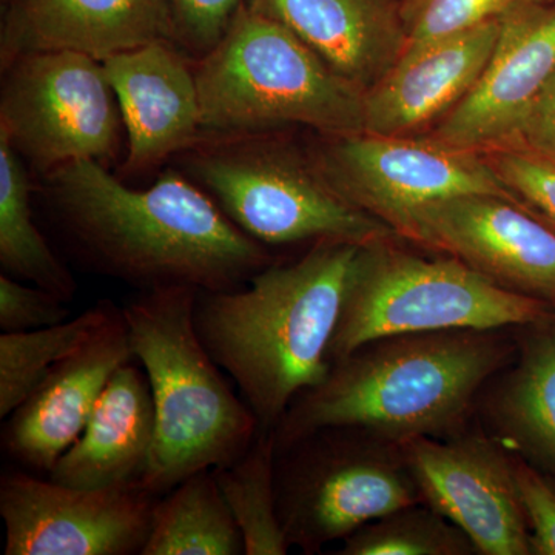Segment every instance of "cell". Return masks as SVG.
I'll return each instance as SVG.
<instances>
[{
  "mask_svg": "<svg viewBox=\"0 0 555 555\" xmlns=\"http://www.w3.org/2000/svg\"><path fill=\"white\" fill-rule=\"evenodd\" d=\"M159 496L142 481L80 489L31 474L0 478L5 555L141 554Z\"/></svg>",
  "mask_w": 555,
  "mask_h": 555,
  "instance_id": "11",
  "label": "cell"
},
{
  "mask_svg": "<svg viewBox=\"0 0 555 555\" xmlns=\"http://www.w3.org/2000/svg\"><path fill=\"white\" fill-rule=\"evenodd\" d=\"M244 540L214 470H201L159 496L141 555H240Z\"/></svg>",
  "mask_w": 555,
  "mask_h": 555,
  "instance_id": "22",
  "label": "cell"
},
{
  "mask_svg": "<svg viewBox=\"0 0 555 555\" xmlns=\"http://www.w3.org/2000/svg\"><path fill=\"white\" fill-rule=\"evenodd\" d=\"M520 0H401L406 47L449 38L499 20Z\"/></svg>",
  "mask_w": 555,
  "mask_h": 555,
  "instance_id": "27",
  "label": "cell"
},
{
  "mask_svg": "<svg viewBox=\"0 0 555 555\" xmlns=\"http://www.w3.org/2000/svg\"><path fill=\"white\" fill-rule=\"evenodd\" d=\"M518 500L529 528L531 554L555 555V488L531 463L513 454Z\"/></svg>",
  "mask_w": 555,
  "mask_h": 555,
  "instance_id": "30",
  "label": "cell"
},
{
  "mask_svg": "<svg viewBox=\"0 0 555 555\" xmlns=\"http://www.w3.org/2000/svg\"><path fill=\"white\" fill-rule=\"evenodd\" d=\"M129 138V171L152 169L190 145L201 129L195 69L171 40H155L102 62Z\"/></svg>",
  "mask_w": 555,
  "mask_h": 555,
  "instance_id": "17",
  "label": "cell"
},
{
  "mask_svg": "<svg viewBox=\"0 0 555 555\" xmlns=\"http://www.w3.org/2000/svg\"><path fill=\"white\" fill-rule=\"evenodd\" d=\"M518 328L516 366L486 393L485 415L506 451L555 478V309Z\"/></svg>",
  "mask_w": 555,
  "mask_h": 555,
  "instance_id": "21",
  "label": "cell"
},
{
  "mask_svg": "<svg viewBox=\"0 0 555 555\" xmlns=\"http://www.w3.org/2000/svg\"><path fill=\"white\" fill-rule=\"evenodd\" d=\"M0 137L42 171L104 163L119 145V119L101 61L38 51L3 68Z\"/></svg>",
  "mask_w": 555,
  "mask_h": 555,
  "instance_id": "9",
  "label": "cell"
},
{
  "mask_svg": "<svg viewBox=\"0 0 555 555\" xmlns=\"http://www.w3.org/2000/svg\"><path fill=\"white\" fill-rule=\"evenodd\" d=\"M341 555L477 554L465 532L425 503L400 507L345 539Z\"/></svg>",
  "mask_w": 555,
  "mask_h": 555,
  "instance_id": "26",
  "label": "cell"
},
{
  "mask_svg": "<svg viewBox=\"0 0 555 555\" xmlns=\"http://www.w3.org/2000/svg\"><path fill=\"white\" fill-rule=\"evenodd\" d=\"M195 75L203 130L247 134L299 124L338 137L364 129V91L283 24L247 5Z\"/></svg>",
  "mask_w": 555,
  "mask_h": 555,
  "instance_id": "5",
  "label": "cell"
},
{
  "mask_svg": "<svg viewBox=\"0 0 555 555\" xmlns=\"http://www.w3.org/2000/svg\"><path fill=\"white\" fill-rule=\"evenodd\" d=\"M198 292L156 288L122 308L155 408V444L142 485L158 496L193 474L235 462L261 430L199 337Z\"/></svg>",
  "mask_w": 555,
  "mask_h": 555,
  "instance_id": "4",
  "label": "cell"
},
{
  "mask_svg": "<svg viewBox=\"0 0 555 555\" xmlns=\"http://www.w3.org/2000/svg\"><path fill=\"white\" fill-rule=\"evenodd\" d=\"M189 169L230 221L262 246L400 238L332 188L313 159L292 150L241 141L198 150Z\"/></svg>",
  "mask_w": 555,
  "mask_h": 555,
  "instance_id": "7",
  "label": "cell"
},
{
  "mask_svg": "<svg viewBox=\"0 0 555 555\" xmlns=\"http://www.w3.org/2000/svg\"><path fill=\"white\" fill-rule=\"evenodd\" d=\"M275 438L259 430L235 462L214 469L244 540V555H284L291 550L280 513L275 481Z\"/></svg>",
  "mask_w": 555,
  "mask_h": 555,
  "instance_id": "24",
  "label": "cell"
},
{
  "mask_svg": "<svg viewBox=\"0 0 555 555\" xmlns=\"http://www.w3.org/2000/svg\"><path fill=\"white\" fill-rule=\"evenodd\" d=\"M134 360L122 308L107 320L9 416L2 443L22 465L49 474L80 436L109 379Z\"/></svg>",
  "mask_w": 555,
  "mask_h": 555,
  "instance_id": "15",
  "label": "cell"
},
{
  "mask_svg": "<svg viewBox=\"0 0 555 555\" xmlns=\"http://www.w3.org/2000/svg\"><path fill=\"white\" fill-rule=\"evenodd\" d=\"M496 149L517 150L555 167V73L513 134Z\"/></svg>",
  "mask_w": 555,
  "mask_h": 555,
  "instance_id": "32",
  "label": "cell"
},
{
  "mask_svg": "<svg viewBox=\"0 0 555 555\" xmlns=\"http://www.w3.org/2000/svg\"><path fill=\"white\" fill-rule=\"evenodd\" d=\"M392 238L361 246L331 346V361L378 338L423 332L518 328L555 309L452 257L426 258Z\"/></svg>",
  "mask_w": 555,
  "mask_h": 555,
  "instance_id": "6",
  "label": "cell"
},
{
  "mask_svg": "<svg viewBox=\"0 0 555 555\" xmlns=\"http://www.w3.org/2000/svg\"><path fill=\"white\" fill-rule=\"evenodd\" d=\"M275 481L288 545L306 554L423 503L398 444L352 427L317 430L278 451Z\"/></svg>",
  "mask_w": 555,
  "mask_h": 555,
  "instance_id": "8",
  "label": "cell"
},
{
  "mask_svg": "<svg viewBox=\"0 0 555 555\" xmlns=\"http://www.w3.org/2000/svg\"><path fill=\"white\" fill-rule=\"evenodd\" d=\"M500 31V17L449 38L406 47L364 93V133L415 137L436 126L481 75Z\"/></svg>",
  "mask_w": 555,
  "mask_h": 555,
  "instance_id": "16",
  "label": "cell"
},
{
  "mask_svg": "<svg viewBox=\"0 0 555 555\" xmlns=\"http://www.w3.org/2000/svg\"><path fill=\"white\" fill-rule=\"evenodd\" d=\"M175 40L196 53L207 54L229 30L243 0H167Z\"/></svg>",
  "mask_w": 555,
  "mask_h": 555,
  "instance_id": "31",
  "label": "cell"
},
{
  "mask_svg": "<svg viewBox=\"0 0 555 555\" xmlns=\"http://www.w3.org/2000/svg\"><path fill=\"white\" fill-rule=\"evenodd\" d=\"M516 352L505 328L375 339L334 361L320 385L295 398L273 429L276 452L327 427H352L397 444L460 436L481 389Z\"/></svg>",
  "mask_w": 555,
  "mask_h": 555,
  "instance_id": "2",
  "label": "cell"
},
{
  "mask_svg": "<svg viewBox=\"0 0 555 555\" xmlns=\"http://www.w3.org/2000/svg\"><path fill=\"white\" fill-rule=\"evenodd\" d=\"M313 163L347 201L396 233L412 211L436 201L462 195L517 201L481 152L430 137L338 134L318 150Z\"/></svg>",
  "mask_w": 555,
  "mask_h": 555,
  "instance_id": "10",
  "label": "cell"
},
{
  "mask_svg": "<svg viewBox=\"0 0 555 555\" xmlns=\"http://www.w3.org/2000/svg\"><path fill=\"white\" fill-rule=\"evenodd\" d=\"M422 502L459 526L481 555H529L513 454L494 437L463 433L398 443Z\"/></svg>",
  "mask_w": 555,
  "mask_h": 555,
  "instance_id": "12",
  "label": "cell"
},
{
  "mask_svg": "<svg viewBox=\"0 0 555 555\" xmlns=\"http://www.w3.org/2000/svg\"><path fill=\"white\" fill-rule=\"evenodd\" d=\"M175 40L167 0H13L0 42L2 69L25 54L75 51L104 62Z\"/></svg>",
  "mask_w": 555,
  "mask_h": 555,
  "instance_id": "18",
  "label": "cell"
},
{
  "mask_svg": "<svg viewBox=\"0 0 555 555\" xmlns=\"http://www.w3.org/2000/svg\"><path fill=\"white\" fill-rule=\"evenodd\" d=\"M398 236L555 306V232L517 201L462 195L416 208Z\"/></svg>",
  "mask_w": 555,
  "mask_h": 555,
  "instance_id": "13",
  "label": "cell"
},
{
  "mask_svg": "<svg viewBox=\"0 0 555 555\" xmlns=\"http://www.w3.org/2000/svg\"><path fill=\"white\" fill-rule=\"evenodd\" d=\"M20 156L7 138L0 137V264L7 275L72 301L75 278L36 225L30 182Z\"/></svg>",
  "mask_w": 555,
  "mask_h": 555,
  "instance_id": "23",
  "label": "cell"
},
{
  "mask_svg": "<svg viewBox=\"0 0 555 555\" xmlns=\"http://www.w3.org/2000/svg\"><path fill=\"white\" fill-rule=\"evenodd\" d=\"M555 73V7L520 0L500 17L488 64L473 89L427 137L476 152L500 147Z\"/></svg>",
  "mask_w": 555,
  "mask_h": 555,
  "instance_id": "14",
  "label": "cell"
},
{
  "mask_svg": "<svg viewBox=\"0 0 555 555\" xmlns=\"http://www.w3.org/2000/svg\"><path fill=\"white\" fill-rule=\"evenodd\" d=\"M360 244L324 240L233 291L198 292L195 323L259 429L273 433L295 398L320 385Z\"/></svg>",
  "mask_w": 555,
  "mask_h": 555,
  "instance_id": "3",
  "label": "cell"
},
{
  "mask_svg": "<svg viewBox=\"0 0 555 555\" xmlns=\"http://www.w3.org/2000/svg\"><path fill=\"white\" fill-rule=\"evenodd\" d=\"M496 177L514 198L555 232V167L517 150H489Z\"/></svg>",
  "mask_w": 555,
  "mask_h": 555,
  "instance_id": "28",
  "label": "cell"
},
{
  "mask_svg": "<svg viewBox=\"0 0 555 555\" xmlns=\"http://www.w3.org/2000/svg\"><path fill=\"white\" fill-rule=\"evenodd\" d=\"M113 305L101 301L56 326L0 335V416L9 418L51 371L107 320Z\"/></svg>",
  "mask_w": 555,
  "mask_h": 555,
  "instance_id": "25",
  "label": "cell"
},
{
  "mask_svg": "<svg viewBox=\"0 0 555 555\" xmlns=\"http://www.w3.org/2000/svg\"><path fill=\"white\" fill-rule=\"evenodd\" d=\"M47 192L90 264L141 292L233 291L273 262L266 246L173 171L134 190L96 160H75L50 171Z\"/></svg>",
  "mask_w": 555,
  "mask_h": 555,
  "instance_id": "1",
  "label": "cell"
},
{
  "mask_svg": "<svg viewBox=\"0 0 555 555\" xmlns=\"http://www.w3.org/2000/svg\"><path fill=\"white\" fill-rule=\"evenodd\" d=\"M246 5L283 24L364 93L406 49L401 0H248Z\"/></svg>",
  "mask_w": 555,
  "mask_h": 555,
  "instance_id": "19",
  "label": "cell"
},
{
  "mask_svg": "<svg viewBox=\"0 0 555 555\" xmlns=\"http://www.w3.org/2000/svg\"><path fill=\"white\" fill-rule=\"evenodd\" d=\"M137 361L113 375L78 440L49 470L50 480L80 489L142 481L155 444V408Z\"/></svg>",
  "mask_w": 555,
  "mask_h": 555,
  "instance_id": "20",
  "label": "cell"
},
{
  "mask_svg": "<svg viewBox=\"0 0 555 555\" xmlns=\"http://www.w3.org/2000/svg\"><path fill=\"white\" fill-rule=\"evenodd\" d=\"M67 302L46 288L2 273L0 275V328L27 332L56 326L69 320Z\"/></svg>",
  "mask_w": 555,
  "mask_h": 555,
  "instance_id": "29",
  "label": "cell"
}]
</instances>
